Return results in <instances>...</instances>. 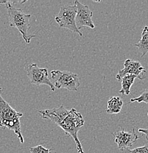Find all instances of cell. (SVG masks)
<instances>
[{
    "mask_svg": "<svg viewBox=\"0 0 148 153\" xmlns=\"http://www.w3.org/2000/svg\"><path fill=\"white\" fill-rule=\"evenodd\" d=\"M39 113L44 119L51 121L59 126L66 135L73 138L78 153H84L77 135L79 130L85 123V120L80 113L77 112L74 108L68 111L63 105L53 109L39 111Z\"/></svg>",
    "mask_w": 148,
    "mask_h": 153,
    "instance_id": "cell-1",
    "label": "cell"
},
{
    "mask_svg": "<svg viewBox=\"0 0 148 153\" xmlns=\"http://www.w3.org/2000/svg\"><path fill=\"white\" fill-rule=\"evenodd\" d=\"M16 1H0L1 4H4L7 10L10 26L16 28L22 34L23 39L27 44H30L32 38L36 37L35 35L29 34L30 29V19L31 14L24 13L22 9L15 7L13 4Z\"/></svg>",
    "mask_w": 148,
    "mask_h": 153,
    "instance_id": "cell-2",
    "label": "cell"
},
{
    "mask_svg": "<svg viewBox=\"0 0 148 153\" xmlns=\"http://www.w3.org/2000/svg\"><path fill=\"white\" fill-rule=\"evenodd\" d=\"M1 90V86H0V91ZM22 116L23 114L14 110L0 94V127L13 130L18 136L20 142L23 143L25 140L22 133L20 123V119Z\"/></svg>",
    "mask_w": 148,
    "mask_h": 153,
    "instance_id": "cell-3",
    "label": "cell"
},
{
    "mask_svg": "<svg viewBox=\"0 0 148 153\" xmlns=\"http://www.w3.org/2000/svg\"><path fill=\"white\" fill-rule=\"evenodd\" d=\"M51 75L54 80L55 88H63L69 91H77L80 85L79 76L71 71L53 70L51 71Z\"/></svg>",
    "mask_w": 148,
    "mask_h": 153,
    "instance_id": "cell-4",
    "label": "cell"
},
{
    "mask_svg": "<svg viewBox=\"0 0 148 153\" xmlns=\"http://www.w3.org/2000/svg\"><path fill=\"white\" fill-rule=\"evenodd\" d=\"M77 14L76 5H63L60 7L59 13L55 16V20L60 28L68 29L73 33L82 36L80 30L77 29L75 23V17Z\"/></svg>",
    "mask_w": 148,
    "mask_h": 153,
    "instance_id": "cell-5",
    "label": "cell"
},
{
    "mask_svg": "<svg viewBox=\"0 0 148 153\" xmlns=\"http://www.w3.org/2000/svg\"><path fill=\"white\" fill-rule=\"evenodd\" d=\"M26 71L30 83L36 85H49L52 91H55V86L49 79L47 68H40L36 63H31L26 67Z\"/></svg>",
    "mask_w": 148,
    "mask_h": 153,
    "instance_id": "cell-6",
    "label": "cell"
},
{
    "mask_svg": "<svg viewBox=\"0 0 148 153\" xmlns=\"http://www.w3.org/2000/svg\"><path fill=\"white\" fill-rule=\"evenodd\" d=\"M74 4L77 7V14L75 17L76 26L78 30L83 27L94 29L95 26L92 21L93 12L91 10L89 6L82 4L79 1H74Z\"/></svg>",
    "mask_w": 148,
    "mask_h": 153,
    "instance_id": "cell-7",
    "label": "cell"
},
{
    "mask_svg": "<svg viewBox=\"0 0 148 153\" xmlns=\"http://www.w3.org/2000/svg\"><path fill=\"white\" fill-rule=\"evenodd\" d=\"M145 68L141 66V63L132 59H127L124 63V68L119 70L118 74L116 75V78L119 81L121 80L124 76L127 74H133L139 79H144L146 78Z\"/></svg>",
    "mask_w": 148,
    "mask_h": 153,
    "instance_id": "cell-8",
    "label": "cell"
},
{
    "mask_svg": "<svg viewBox=\"0 0 148 153\" xmlns=\"http://www.w3.org/2000/svg\"><path fill=\"white\" fill-rule=\"evenodd\" d=\"M115 138V143H117L119 149L123 150L125 148L131 147L133 144L139 138L136 134L134 128L132 132L125 131L123 128H121L119 131H116L113 133Z\"/></svg>",
    "mask_w": 148,
    "mask_h": 153,
    "instance_id": "cell-9",
    "label": "cell"
},
{
    "mask_svg": "<svg viewBox=\"0 0 148 153\" xmlns=\"http://www.w3.org/2000/svg\"><path fill=\"white\" fill-rule=\"evenodd\" d=\"M123 101L119 97H112L108 102V108L106 112L109 114H117L121 112Z\"/></svg>",
    "mask_w": 148,
    "mask_h": 153,
    "instance_id": "cell-10",
    "label": "cell"
},
{
    "mask_svg": "<svg viewBox=\"0 0 148 153\" xmlns=\"http://www.w3.org/2000/svg\"><path fill=\"white\" fill-rule=\"evenodd\" d=\"M136 47L138 48V51L141 54V57H144V55L148 53V27H144L141 33V38L139 41L135 44Z\"/></svg>",
    "mask_w": 148,
    "mask_h": 153,
    "instance_id": "cell-11",
    "label": "cell"
},
{
    "mask_svg": "<svg viewBox=\"0 0 148 153\" xmlns=\"http://www.w3.org/2000/svg\"><path fill=\"white\" fill-rule=\"evenodd\" d=\"M136 78V76L135 75H133V74H127V75L124 76L120 80L121 84H122V88L119 91V93L120 94H130V88H131L132 85L134 82V80Z\"/></svg>",
    "mask_w": 148,
    "mask_h": 153,
    "instance_id": "cell-12",
    "label": "cell"
},
{
    "mask_svg": "<svg viewBox=\"0 0 148 153\" xmlns=\"http://www.w3.org/2000/svg\"><path fill=\"white\" fill-rule=\"evenodd\" d=\"M145 102L148 104V90H145L141 93L139 97L136 98L130 99V102Z\"/></svg>",
    "mask_w": 148,
    "mask_h": 153,
    "instance_id": "cell-13",
    "label": "cell"
},
{
    "mask_svg": "<svg viewBox=\"0 0 148 153\" xmlns=\"http://www.w3.org/2000/svg\"><path fill=\"white\" fill-rule=\"evenodd\" d=\"M53 149H47L42 145L33 146L30 148V153H51V151Z\"/></svg>",
    "mask_w": 148,
    "mask_h": 153,
    "instance_id": "cell-14",
    "label": "cell"
},
{
    "mask_svg": "<svg viewBox=\"0 0 148 153\" xmlns=\"http://www.w3.org/2000/svg\"><path fill=\"white\" fill-rule=\"evenodd\" d=\"M128 153H148V146H141V147L135 148L133 149H128Z\"/></svg>",
    "mask_w": 148,
    "mask_h": 153,
    "instance_id": "cell-15",
    "label": "cell"
},
{
    "mask_svg": "<svg viewBox=\"0 0 148 153\" xmlns=\"http://www.w3.org/2000/svg\"><path fill=\"white\" fill-rule=\"evenodd\" d=\"M138 131L139 132V133L144 134V135H145L146 139H147V141H148V128H147V129H138Z\"/></svg>",
    "mask_w": 148,
    "mask_h": 153,
    "instance_id": "cell-16",
    "label": "cell"
},
{
    "mask_svg": "<svg viewBox=\"0 0 148 153\" xmlns=\"http://www.w3.org/2000/svg\"><path fill=\"white\" fill-rule=\"evenodd\" d=\"M147 116H148V114H147Z\"/></svg>",
    "mask_w": 148,
    "mask_h": 153,
    "instance_id": "cell-17",
    "label": "cell"
}]
</instances>
